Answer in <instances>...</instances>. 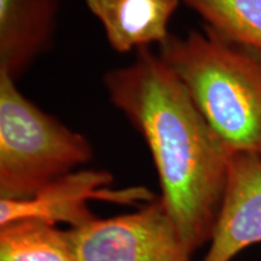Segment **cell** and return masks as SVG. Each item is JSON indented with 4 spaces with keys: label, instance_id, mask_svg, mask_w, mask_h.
<instances>
[{
    "label": "cell",
    "instance_id": "1",
    "mask_svg": "<svg viewBox=\"0 0 261 261\" xmlns=\"http://www.w3.org/2000/svg\"><path fill=\"white\" fill-rule=\"evenodd\" d=\"M113 106L140 133L152 156L159 196L192 254L210 243L232 152L166 62L150 47L103 77Z\"/></svg>",
    "mask_w": 261,
    "mask_h": 261
},
{
    "label": "cell",
    "instance_id": "2",
    "mask_svg": "<svg viewBox=\"0 0 261 261\" xmlns=\"http://www.w3.org/2000/svg\"><path fill=\"white\" fill-rule=\"evenodd\" d=\"M159 55L227 149L261 158V54L205 27L171 34Z\"/></svg>",
    "mask_w": 261,
    "mask_h": 261
},
{
    "label": "cell",
    "instance_id": "3",
    "mask_svg": "<svg viewBox=\"0 0 261 261\" xmlns=\"http://www.w3.org/2000/svg\"><path fill=\"white\" fill-rule=\"evenodd\" d=\"M93 155L86 137L41 110L0 73V200L32 198Z\"/></svg>",
    "mask_w": 261,
    "mask_h": 261
},
{
    "label": "cell",
    "instance_id": "4",
    "mask_svg": "<svg viewBox=\"0 0 261 261\" xmlns=\"http://www.w3.org/2000/svg\"><path fill=\"white\" fill-rule=\"evenodd\" d=\"M68 232L77 261H194L160 197Z\"/></svg>",
    "mask_w": 261,
    "mask_h": 261
},
{
    "label": "cell",
    "instance_id": "5",
    "mask_svg": "<svg viewBox=\"0 0 261 261\" xmlns=\"http://www.w3.org/2000/svg\"><path fill=\"white\" fill-rule=\"evenodd\" d=\"M113 182L114 175L104 169H77L48 184L28 200H0V226L16 220L37 219L75 228L97 218L89 205L91 201L143 205L156 198L145 187L110 189Z\"/></svg>",
    "mask_w": 261,
    "mask_h": 261
},
{
    "label": "cell",
    "instance_id": "6",
    "mask_svg": "<svg viewBox=\"0 0 261 261\" xmlns=\"http://www.w3.org/2000/svg\"><path fill=\"white\" fill-rule=\"evenodd\" d=\"M261 243V158L234 152L210 247L200 261H232Z\"/></svg>",
    "mask_w": 261,
    "mask_h": 261
},
{
    "label": "cell",
    "instance_id": "7",
    "mask_svg": "<svg viewBox=\"0 0 261 261\" xmlns=\"http://www.w3.org/2000/svg\"><path fill=\"white\" fill-rule=\"evenodd\" d=\"M58 0H0V73L17 80L56 35Z\"/></svg>",
    "mask_w": 261,
    "mask_h": 261
},
{
    "label": "cell",
    "instance_id": "8",
    "mask_svg": "<svg viewBox=\"0 0 261 261\" xmlns=\"http://www.w3.org/2000/svg\"><path fill=\"white\" fill-rule=\"evenodd\" d=\"M180 0H86L107 40L120 54L162 44Z\"/></svg>",
    "mask_w": 261,
    "mask_h": 261
},
{
    "label": "cell",
    "instance_id": "9",
    "mask_svg": "<svg viewBox=\"0 0 261 261\" xmlns=\"http://www.w3.org/2000/svg\"><path fill=\"white\" fill-rule=\"evenodd\" d=\"M0 261H77L68 228L37 219L0 226Z\"/></svg>",
    "mask_w": 261,
    "mask_h": 261
},
{
    "label": "cell",
    "instance_id": "10",
    "mask_svg": "<svg viewBox=\"0 0 261 261\" xmlns=\"http://www.w3.org/2000/svg\"><path fill=\"white\" fill-rule=\"evenodd\" d=\"M205 27L228 41L261 54V0H181Z\"/></svg>",
    "mask_w": 261,
    "mask_h": 261
}]
</instances>
